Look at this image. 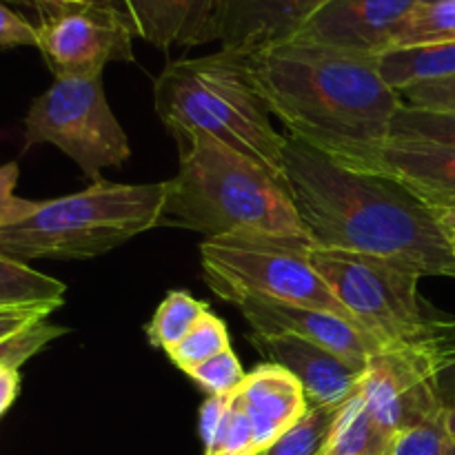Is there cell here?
<instances>
[{
    "label": "cell",
    "mask_w": 455,
    "mask_h": 455,
    "mask_svg": "<svg viewBox=\"0 0 455 455\" xmlns=\"http://www.w3.org/2000/svg\"><path fill=\"white\" fill-rule=\"evenodd\" d=\"M284 185L318 249L382 258L455 278V244L438 212L394 178L351 172L287 136Z\"/></svg>",
    "instance_id": "1"
},
{
    "label": "cell",
    "mask_w": 455,
    "mask_h": 455,
    "mask_svg": "<svg viewBox=\"0 0 455 455\" xmlns=\"http://www.w3.org/2000/svg\"><path fill=\"white\" fill-rule=\"evenodd\" d=\"M247 56L258 93L287 136L340 167L358 172L391 138L403 96L382 78L380 56L296 40Z\"/></svg>",
    "instance_id": "2"
},
{
    "label": "cell",
    "mask_w": 455,
    "mask_h": 455,
    "mask_svg": "<svg viewBox=\"0 0 455 455\" xmlns=\"http://www.w3.org/2000/svg\"><path fill=\"white\" fill-rule=\"evenodd\" d=\"M178 172L164 180L160 227L207 238H262L318 249L284 180L203 132H173Z\"/></svg>",
    "instance_id": "3"
},
{
    "label": "cell",
    "mask_w": 455,
    "mask_h": 455,
    "mask_svg": "<svg viewBox=\"0 0 455 455\" xmlns=\"http://www.w3.org/2000/svg\"><path fill=\"white\" fill-rule=\"evenodd\" d=\"M154 105L169 133H207L284 180L287 136L271 123L244 52L169 62L154 83Z\"/></svg>",
    "instance_id": "4"
},
{
    "label": "cell",
    "mask_w": 455,
    "mask_h": 455,
    "mask_svg": "<svg viewBox=\"0 0 455 455\" xmlns=\"http://www.w3.org/2000/svg\"><path fill=\"white\" fill-rule=\"evenodd\" d=\"M309 258L338 300L385 354L425 360L453 371L455 318L427 305L420 296L422 275L382 258L336 249H314Z\"/></svg>",
    "instance_id": "5"
},
{
    "label": "cell",
    "mask_w": 455,
    "mask_h": 455,
    "mask_svg": "<svg viewBox=\"0 0 455 455\" xmlns=\"http://www.w3.org/2000/svg\"><path fill=\"white\" fill-rule=\"evenodd\" d=\"M164 182H92L87 189L36 203L18 222L0 227V253L13 260H89L160 227Z\"/></svg>",
    "instance_id": "6"
},
{
    "label": "cell",
    "mask_w": 455,
    "mask_h": 455,
    "mask_svg": "<svg viewBox=\"0 0 455 455\" xmlns=\"http://www.w3.org/2000/svg\"><path fill=\"white\" fill-rule=\"evenodd\" d=\"M311 251L314 249L300 244L262 238H204L200 244V265L209 289L220 300L244 293L262 300L329 311L355 323L311 265Z\"/></svg>",
    "instance_id": "7"
},
{
    "label": "cell",
    "mask_w": 455,
    "mask_h": 455,
    "mask_svg": "<svg viewBox=\"0 0 455 455\" xmlns=\"http://www.w3.org/2000/svg\"><path fill=\"white\" fill-rule=\"evenodd\" d=\"M53 145L69 156L92 182L132 158L123 124L107 100L102 76L53 78L25 116V149Z\"/></svg>",
    "instance_id": "8"
},
{
    "label": "cell",
    "mask_w": 455,
    "mask_h": 455,
    "mask_svg": "<svg viewBox=\"0 0 455 455\" xmlns=\"http://www.w3.org/2000/svg\"><path fill=\"white\" fill-rule=\"evenodd\" d=\"M38 52L53 78L102 76L109 62H133V31L118 7H74L40 16Z\"/></svg>",
    "instance_id": "9"
},
{
    "label": "cell",
    "mask_w": 455,
    "mask_h": 455,
    "mask_svg": "<svg viewBox=\"0 0 455 455\" xmlns=\"http://www.w3.org/2000/svg\"><path fill=\"white\" fill-rule=\"evenodd\" d=\"M225 302L238 307L253 333L302 338V340L329 349L358 371H367L369 363L385 354L376 338L363 331L355 323H349L329 311L262 300V298L244 296V293L227 296Z\"/></svg>",
    "instance_id": "10"
},
{
    "label": "cell",
    "mask_w": 455,
    "mask_h": 455,
    "mask_svg": "<svg viewBox=\"0 0 455 455\" xmlns=\"http://www.w3.org/2000/svg\"><path fill=\"white\" fill-rule=\"evenodd\" d=\"M420 0H331L307 20L296 43L382 56L395 29Z\"/></svg>",
    "instance_id": "11"
},
{
    "label": "cell",
    "mask_w": 455,
    "mask_h": 455,
    "mask_svg": "<svg viewBox=\"0 0 455 455\" xmlns=\"http://www.w3.org/2000/svg\"><path fill=\"white\" fill-rule=\"evenodd\" d=\"M358 172L394 178L434 212L455 209V142L389 138Z\"/></svg>",
    "instance_id": "12"
},
{
    "label": "cell",
    "mask_w": 455,
    "mask_h": 455,
    "mask_svg": "<svg viewBox=\"0 0 455 455\" xmlns=\"http://www.w3.org/2000/svg\"><path fill=\"white\" fill-rule=\"evenodd\" d=\"M249 342L269 363L280 364L298 378L309 407L345 404L360 391L364 373L349 367L324 347L293 336H260L249 333Z\"/></svg>",
    "instance_id": "13"
},
{
    "label": "cell",
    "mask_w": 455,
    "mask_h": 455,
    "mask_svg": "<svg viewBox=\"0 0 455 455\" xmlns=\"http://www.w3.org/2000/svg\"><path fill=\"white\" fill-rule=\"evenodd\" d=\"M331 0H222L220 49L251 53L289 43Z\"/></svg>",
    "instance_id": "14"
},
{
    "label": "cell",
    "mask_w": 455,
    "mask_h": 455,
    "mask_svg": "<svg viewBox=\"0 0 455 455\" xmlns=\"http://www.w3.org/2000/svg\"><path fill=\"white\" fill-rule=\"evenodd\" d=\"M220 9L222 0H123L138 38L163 52L218 40Z\"/></svg>",
    "instance_id": "15"
},
{
    "label": "cell",
    "mask_w": 455,
    "mask_h": 455,
    "mask_svg": "<svg viewBox=\"0 0 455 455\" xmlns=\"http://www.w3.org/2000/svg\"><path fill=\"white\" fill-rule=\"evenodd\" d=\"M238 398L251 418L260 453H265L284 431L291 429L309 409L298 378L274 363H265L249 371L238 389Z\"/></svg>",
    "instance_id": "16"
},
{
    "label": "cell",
    "mask_w": 455,
    "mask_h": 455,
    "mask_svg": "<svg viewBox=\"0 0 455 455\" xmlns=\"http://www.w3.org/2000/svg\"><path fill=\"white\" fill-rule=\"evenodd\" d=\"M67 284L27 262L0 253V309H49L65 305Z\"/></svg>",
    "instance_id": "17"
},
{
    "label": "cell",
    "mask_w": 455,
    "mask_h": 455,
    "mask_svg": "<svg viewBox=\"0 0 455 455\" xmlns=\"http://www.w3.org/2000/svg\"><path fill=\"white\" fill-rule=\"evenodd\" d=\"M380 74L389 87L403 93L411 84L455 74V43L435 47L395 49L380 56Z\"/></svg>",
    "instance_id": "18"
},
{
    "label": "cell",
    "mask_w": 455,
    "mask_h": 455,
    "mask_svg": "<svg viewBox=\"0 0 455 455\" xmlns=\"http://www.w3.org/2000/svg\"><path fill=\"white\" fill-rule=\"evenodd\" d=\"M391 443L394 440L378 427L358 391L342 404L324 455H389Z\"/></svg>",
    "instance_id": "19"
},
{
    "label": "cell",
    "mask_w": 455,
    "mask_h": 455,
    "mask_svg": "<svg viewBox=\"0 0 455 455\" xmlns=\"http://www.w3.org/2000/svg\"><path fill=\"white\" fill-rule=\"evenodd\" d=\"M455 43V0L418 3L395 29L389 52Z\"/></svg>",
    "instance_id": "20"
},
{
    "label": "cell",
    "mask_w": 455,
    "mask_h": 455,
    "mask_svg": "<svg viewBox=\"0 0 455 455\" xmlns=\"http://www.w3.org/2000/svg\"><path fill=\"white\" fill-rule=\"evenodd\" d=\"M207 311V302L198 300L189 291H169L145 327L147 340L151 347L169 354Z\"/></svg>",
    "instance_id": "21"
},
{
    "label": "cell",
    "mask_w": 455,
    "mask_h": 455,
    "mask_svg": "<svg viewBox=\"0 0 455 455\" xmlns=\"http://www.w3.org/2000/svg\"><path fill=\"white\" fill-rule=\"evenodd\" d=\"M340 411L342 404L309 407L305 416L262 455H324Z\"/></svg>",
    "instance_id": "22"
},
{
    "label": "cell",
    "mask_w": 455,
    "mask_h": 455,
    "mask_svg": "<svg viewBox=\"0 0 455 455\" xmlns=\"http://www.w3.org/2000/svg\"><path fill=\"white\" fill-rule=\"evenodd\" d=\"M227 349H231L229 329L209 309L167 355L182 373H189L194 367Z\"/></svg>",
    "instance_id": "23"
},
{
    "label": "cell",
    "mask_w": 455,
    "mask_h": 455,
    "mask_svg": "<svg viewBox=\"0 0 455 455\" xmlns=\"http://www.w3.org/2000/svg\"><path fill=\"white\" fill-rule=\"evenodd\" d=\"M449 407L420 425L400 431L391 443L389 455H451L455 438L449 425Z\"/></svg>",
    "instance_id": "24"
},
{
    "label": "cell",
    "mask_w": 455,
    "mask_h": 455,
    "mask_svg": "<svg viewBox=\"0 0 455 455\" xmlns=\"http://www.w3.org/2000/svg\"><path fill=\"white\" fill-rule=\"evenodd\" d=\"M391 138L455 142V111H435L403 102L391 123Z\"/></svg>",
    "instance_id": "25"
},
{
    "label": "cell",
    "mask_w": 455,
    "mask_h": 455,
    "mask_svg": "<svg viewBox=\"0 0 455 455\" xmlns=\"http://www.w3.org/2000/svg\"><path fill=\"white\" fill-rule=\"evenodd\" d=\"M204 455H262L253 434L251 418L240 403L238 391L234 394L229 409L213 435L212 444L204 447Z\"/></svg>",
    "instance_id": "26"
},
{
    "label": "cell",
    "mask_w": 455,
    "mask_h": 455,
    "mask_svg": "<svg viewBox=\"0 0 455 455\" xmlns=\"http://www.w3.org/2000/svg\"><path fill=\"white\" fill-rule=\"evenodd\" d=\"M187 376L207 395H231L243 387L247 371L243 369L234 349H227L209 358L207 363L194 367Z\"/></svg>",
    "instance_id": "27"
},
{
    "label": "cell",
    "mask_w": 455,
    "mask_h": 455,
    "mask_svg": "<svg viewBox=\"0 0 455 455\" xmlns=\"http://www.w3.org/2000/svg\"><path fill=\"white\" fill-rule=\"evenodd\" d=\"M65 333H67L65 327L47 323V320H40V323L31 324L29 329H25V331L16 333V336L0 342V367L20 369L27 360L34 358L36 354H40V351L49 345V342L65 336Z\"/></svg>",
    "instance_id": "28"
},
{
    "label": "cell",
    "mask_w": 455,
    "mask_h": 455,
    "mask_svg": "<svg viewBox=\"0 0 455 455\" xmlns=\"http://www.w3.org/2000/svg\"><path fill=\"white\" fill-rule=\"evenodd\" d=\"M400 96H403V102H407L411 107H422V109L435 111H455V74L411 84Z\"/></svg>",
    "instance_id": "29"
},
{
    "label": "cell",
    "mask_w": 455,
    "mask_h": 455,
    "mask_svg": "<svg viewBox=\"0 0 455 455\" xmlns=\"http://www.w3.org/2000/svg\"><path fill=\"white\" fill-rule=\"evenodd\" d=\"M18 163L0 164V227H7L25 218L34 209L36 200H25L16 196Z\"/></svg>",
    "instance_id": "30"
},
{
    "label": "cell",
    "mask_w": 455,
    "mask_h": 455,
    "mask_svg": "<svg viewBox=\"0 0 455 455\" xmlns=\"http://www.w3.org/2000/svg\"><path fill=\"white\" fill-rule=\"evenodd\" d=\"M38 47V31L27 18L13 12L7 0H0V49Z\"/></svg>",
    "instance_id": "31"
},
{
    "label": "cell",
    "mask_w": 455,
    "mask_h": 455,
    "mask_svg": "<svg viewBox=\"0 0 455 455\" xmlns=\"http://www.w3.org/2000/svg\"><path fill=\"white\" fill-rule=\"evenodd\" d=\"M231 400H234V394L231 395H209L207 400L200 407V438H203L204 447H209L216 435L218 427H220L222 418H225L227 409H229Z\"/></svg>",
    "instance_id": "32"
},
{
    "label": "cell",
    "mask_w": 455,
    "mask_h": 455,
    "mask_svg": "<svg viewBox=\"0 0 455 455\" xmlns=\"http://www.w3.org/2000/svg\"><path fill=\"white\" fill-rule=\"evenodd\" d=\"M52 314L53 311L49 309H0V342L25 331L40 320H47Z\"/></svg>",
    "instance_id": "33"
},
{
    "label": "cell",
    "mask_w": 455,
    "mask_h": 455,
    "mask_svg": "<svg viewBox=\"0 0 455 455\" xmlns=\"http://www.w3.org/2000/svg\"><path fill=\"white\" fill-rule=\"evenodd\" d=\"M31 7L38 9L40 16L62 12L74 7H118L123 9V0H31Z\"/></svg>",
    "instance_id": "34"
},
{
    "label": "cell",
    "mask_w": 455,
    "mask_h": 455,
    "mask_svg": "<svg viewBox=\"0 0 455 455\" xmlns=\"http://www.w3.org/2000/svg\"><path fill=\"white\" fill-rule=\"evenodd\" d=\"M20 394V369L0 367V418L9 411Z\"/></svg>",
    "instance_id": "35"
},
{
    "label": "cell",
    "mask_w": 455,
    "mask_h": 455,
    "mask_svg": "<svg viewBox=\"0 0 455 455\" xmlns=\"http://www.w3.org/2000/svg\"><path fill=\"white\" fill-rule=\"evenodd\" d=\"M440 220H443L444 229L449 231V235H451L453 244H455V209H449V212H438Z\"/></svg>",
    "instance_id": "36"
},
{
    "label": "cell",
    "mask_w": 455,
    "mask_h": 455,
    "mask_svg": "<svg viewBox=\"0 0 455 455\" xmlns=\"http://www.w3.org/2000/svg\"><path fill=\"white\" fill-rule=\"evenodd\" d=\"M449 425H451V434H453V438H455V395H453V400H451V407H449Z\"/></svg>",
    "instance_id": "37"
},
{
    "label": "cell",
    "mask_w": 455,
    "mask_h": 455,
    "mask_svg": "<svg viewBox=\"0 0 455 455\" xmlns=\"http://www.w3.org/2000/svg\"><path fill=\"white\" fill-rule=\"evenodd\" d=\"M7 3H25V4H31V0H7Z\"/></svg>",
    "instance_id": "38"
},
{
    "label": "cell",
    "mask_w": 455,
    "mask_h": 455,
    "mask_svg": "<svg viewBox=\"0 0 455 455\" xmlns=\"http://www.w3.org/2000/svg\"><path fill=\"white\" fill-rule=\"evenodd\" d=\"M420 3H434V0H420Z\"/></svg>",
    "instance_id": "39"
},
{
    "label": "cell",
    "mask_w": 455,
    "mask_h": 455,
    "mask_svg": "<svg viewBox=\"0 0 455 455\" xmlns=\"http://www.w3.org/2000/svg\"><path fill=\"white\" fill-rule=\"evenodd\" d=\"M451 455H455V444H453V449H451Z\"/></svg>",
    "instance_id": "40"
}]
</instances>
